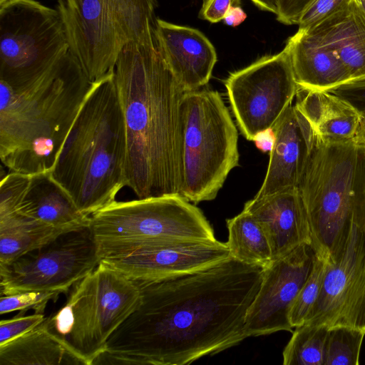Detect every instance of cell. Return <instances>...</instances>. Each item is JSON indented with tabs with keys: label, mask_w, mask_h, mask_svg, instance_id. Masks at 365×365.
<instances>
[{
	"label": "cell",
	"mask_w": 365,
	"mask_h": 365,
	"mask_svg": "<svg viewBox=\"0 0 365 365\" xmlns=\"http://www.w3.org/2000/svg\"><path fill=\"white\" fill-rule=\"evenodd\" d=\"M263 272L230 257L192 272L135 280L139 304L94 364L185 365L238 344Z\"/></svg>",
	"instance_id": "1"
},
{
	"label": "cell",
	"mask_w": 365,
	"mask_h": 365,
	"mask_svg": "<svg viewBox=\"0 0 365 365\" xmlns=\"http://www.w3.org/2000/svg\"><path fill=\"white\" fill-rule=\"evenodd\" d=\"M114 79L126 131V186L139 199L180 195V106L185 91L158 39L125 44Z\"/></svg>",
	"instance_id": "2"
},
{
	"label": "cell",
	"mask_w": 365,
	"mask_h": 365,
	"mask_svg": "<svg viewBox=\"0 0 365 365\" xmlns=\"http://www.w3.org/2000/svg\"><path fill=\"white\" fill-rule=\"evenodd\" d=\"M91 84L70 51L28 81H0V158L9 172H51Z\"/></svg>",
	"instance_id": "3"
},
{
	"label": "cell",
	"mask_w": 365,
	"mask_h": 365,
	"mask_svg": "<svg viewBox=\"0 0 365 365\" xmlns=\"http://www.w3.org/2000/svg\"><path fill=\"white\" fill-rule=\"evenodd\" d=\"M127 138L114 69L91 84L51 172L90 217L126 186Z\"/></svg>",
	"instance_id": "4"
},
{
	"label": "cell",
	"mask_w": 365,
	"mask_h": 365,
	"mask_svg": "<svg viewBox=\"0 0 365 365\" xmlns=\"http://www.w3.org/2000/svg\"><path fill=\"white\" fill-rule=\"evenodd\" d=\"M239 157L237 128L220 94L206 89L185 92L180 196L194 203L215 199Z\"/></svg>",
	"instance_id": "5"
},
{
	"label": "cell",
	"mask_w": 365,
	"mask_h": 365,
	"mask_svg": "<svg viewBox=\"0 0 365 365\" xmlns=\"http://www.w3.org/2000/svg\"><path fill=\"white\" fill-rule=\"evenodd\" d=\"M138 282L101 262L43 324L83 364H94L139 304Z\"/></svg>",
	"instance_id": "6"
},
{
	"label": "cell",
	"mask_w": 365,
	"mask_h": 365,
	"mask_svg": "<svg viewBox=\"0 0 365 365\" xmlns=\"http://www.w3.org/2000/svg\"><path fill=\"white\" fill-rule=\"evenodd\" d=\"M89 227L101 260L167 241L217 240L203 212L177 195L115 200L91 215Z\"/></svg>",
	"instance_id": "7"
},
{
	"label": "cell",
	"mask_w": 365,
	"mask_h": 365,
	"mask_svg": "<svg viewBox=\"0 0 365 365\" xmlns=\"http://www.w3.org/2000/svg\"><path fill=\"white\" fill-rule=\"evenodd\" d=\"M304 324L365 332V149L359 148L349 215Z\"/></svg>",
	"instance_id": "8"
},
{
	"label": "cell",
	"mask_w": 365,
	"mask_h": 365,
	"mask_svg": "<svg viewBox=\"0 0 365 365\" xmlns=\"http://www.w3.org/2000/svg\"><path fill=\"white\" fill-rule=\"evenodd\" d=\"M359 146L354 140H317L298 185L307 215L311 247L328 265L349 215Z\"/></svg>",
	"instance_id": "9"
},
{
	"label": "cell",
	"mask_w": 365,
	"mask_h": 365,
	"mask_svg": "<svg viewBox=\"0 0 365 365\" xmlns=\"http://www.w3.org/2000/svg\"><path fill=\"white\" fill-rule=\"evenodd\" d=\"M68 51L56 9L35 0H8L0 5V81H28Z\"/></svg>",
	"instance_id": "10"
},
{
	"label": "cell",
	"mask_w": 365,
	"mask_h": 365,
	"mask_svg": "<svg viewBox=\"0 0 365 365\" xmlns=\"http://www.w3.org/2000/svg\"><path fill=\"white\" fill-rule=\"evenodd\" d=\"M101 261L89 225L67 231L41 247L0 266L1 296L27 291L66 293Z\"/></svg>",
	"instance_id": "11"
},
{
	"label": "cell",
	"mask_w": 365,
	"mask_h": 365,
	"mask_svg": "<svg viewBox=\"0 0 365 365\" xmlns=\"http://www.w3.org/2000/svg\"><path fill=\"white\" fill-rule=\"evenodd\" d=\"M232 113L248 140L272 128L299 87L287 47L231 73L225 81Z\"/></svg>",
	"instance_id": "12"
},
{
	"label": "cell",
	"mask_w": 365,
	"mask_h": 365,
	"mask_svg": "<svg viewBox=\"0 0 365 365\" xmlns=\"http://www.w3.org/2000/svg\"><path fill=\"white\" fill-rule=\"evenodd\" d=\"M69 51L93 83L114 69L122 46L110 0H58Z\"/></svg>",
	"instance_id": "13"
},
{
	"label": "cell",
	"mask_w": 365,
	"mask_h": 365,
	"mask_svg": "<svg viewBox=\"0 0 365 365\" xmlns=\"http://www.w3.org/2000/svg\"><path fill=\"white\" fill-rule=\"evenodd\" d=\"M314 255L311 245L303 244L264 268L259 289L246 314V338L279 331L292 333L289 311L310 273Z\"/></svg>",
	"instance_id": "14"
},
{
	"label": "cell",
	"mask_w": 365,
	"mask_h": 365,
	"mask_svg": "<svg viewBox=\"0 0 365 365\" xmlns=\"http://www.w3.org/2000/svg\"><path fill=\"white\" fill-rule=\"evenodd\" d=\"M226 242L172 240L101 262L133 280H158L200 270L230 257Z\"/></svg>",
	"instance_id": "15"
},
{
	"label": "cell",
	"mask_w": 365,
	"mask_h": 365,
	"mask_svg": "<svg viewBox=\"0 0 365 365\" xmlns=\"http://www.w3.org/2000/svg\"><path fill=\"white\" fill-rule=\"evenodd\" d=\"M272 130L274 146L265 178L255 197L298 188L317 141L311 125L295 106L285 110Z\"/></svg>",
	"instance_id": "16"
},
{
	"label": "cell",
	"mask_w": 365,
	"mask_h": 365,
	"mask_svg": "<svg viewBox=\"0 0 365 365\" xmlns=\"http://www.w3.org/2000/svg\"><path fill=\"white\" fill-rule=\"evenodd\" d=\"M243 210L261 225L268 239L272 261L297 247L311 245L304 205L298 188H292L247 201Z\"/></svg>",
	"instance_id": "17"
},
{
	"label": "cell",
	"mask_w": 365,
	"mask_h": 365,
	"mask_svg": "<svg viewBox=\"0 0 365 365\" xmlns=\"http://www.w3.org/2000/svg\"><path fill=\"white\" fill-rule=\"evenodd\" d=\"M157 36L162 54L175 78L187 91L208 83L217 53L199 30L157 19Z\"/></svg>",
	"instance_id": "18"
},
{
	"label": "cell",
	"mask_w": 365,
	"mask_h": 365,
	"mask_svg": "<svg viewBox=\"0 0 365 365\" xmlns=\"http://www.w3.org/2000/svg\"><path fill=\"white\" fill-rule=\"evenodd\" d=\"M303 32L335 54L351 81L365 80V15L354 0Z\"/></svg>",
	"instance_id": "19"
},
{
	"label": "cell",
	"mask_w": 365,
	"mask_h": 365,
	"mask_svg": "<svg viewBox=\"0 0 365 365\" xmlns=\"http://www.w3.org/2000/svg\"><path fill=\"white\" fill-rule=\"evenodd\" d=\"M285 46L299 88L329 91L351 82L347 70L335 54L305 32L297 31Z\"/></svg>",
	"instance_id": "20"
},
{
	"label": "cell",
	"mask_w": 365,
	"mask_h": 365,
	"mask_svg": "<svg viewBox=\"0 0 365 365\" xmlns=\"http://www.w3.org/2000/svg\"><path fill=\"white\" fill-rule=\"evenodd\" d=\"M16 212L49 225L67 229L88 225L90 221V217L79 211L51 172L29 175Z\"/></svg>",
	"instance_id": "21"
},
{
	"label": "cell",
	"mask_w": 365,
	"mask_h": 365,
	"mask_svg": "<svg viewBox=\"0 0 365 365\" xmlns=\"http://www.w3.org/2000/svg\"><path fill=\"white\" fill-rule=\"evenodd\" d=\"M301 90L304 94L295 106L311 125L318 141L354 139L361 116L349 103L329 91Z\"/></svg>",
	"instance_id": "22"
},
{
	"label": "cell",
	"mask_w": 365,
	"mask_h": 365,
	"mask_svg": "<svg viewBox=\"0 0 365 365\" xmlns=\"http://www.w3.org/2000/svg\"><path fill=\"white\" fill-rule=\"evenodd\" d=\"M83 364L42 322L0 345V365Z\"/></svg>",
	"instance_id": "23"
},
{
	"label": "cell",
	"mask_w": 365,
	"mask_h": 365,
	"mask_svg": "<svg viewBox=\"0 0 365 365\" xmlns=\"http://www.w3.org/2000/svg\"><path fill=\"white\" fill-rule=\"evenodd\" d=\"M71 230L74 229L49 225L19 212L0 219V266L14 262Z\"/></svg>",
	"instance_id": "24"
},
{
	"label": "cell",
	"mask_w": 365,
	"mask_h": 365,
	"mask_svg": "<svg viewBox=\"0 0 365 365\" xmlns=\"http://www.w3.org/2000/svg\"><path fill=\"white\" fill-rule=\"evenodd\" d=\"M156 0H110L114 26L122 47L158 41Z\"/></svg>",
	"instance_id": "25"
},
{
	"label": "cell",
	"mask_w": 365,
	"mask_h": 365,
	"mask_svg": "<svg viewBox=\"0 0 365 365\" xmlns=\"http://www.w3.org/2000/svg\"><path fill=\"white\" fill-rule=\"evenodd\" d=\"M228 240L226 242L231 257L246 264L267 267L272 262L268 239L261 225L247 212L242 210L227 219Z\"/></svg>",
	"instance_id": "26"
},
{
	"label": "cell",
	"mask_w": 365,
	"mask_h": 365,
	"mask_svg": "<svg viewBox=\"0 0 365 365\" xmlns=\"http://www.w3.org/2000/svg\"><path fill=\"white\" fill-rule=\"evenodd\" d=\"M329 329L312 324L295 327L282 352L283 364L324 365Z\"/></svg>",
	"instance_id": "27"
},
{
	"label": "cell",
	"mask_w": 365,
	"mask_h": 365,
	"mask_svg": "<svg viewBox=\"0 0 365 365\" xmlns=\"http://www.w3.org/2000/svg\"><path fill=\"white\" fill-rule=\"evenodd\" d=\"M365 332L339 326L329 329L324 365H358Z\"/></svg>",
	"instance_id": "28"
},
{
	"label": "cell",
	"mask_w": 365,
	"mask_h": 365,
	"mask_svg": "<svg viewBox=\"0 0 365 365\" xmlns=\"http://www.w3.org/2000/svg\"><path fill=\"white\" fill-rule=\"evenodd\" d=\"M328 264L315 254L312 267L289 311V320L293 328L304 324L320 294Z\"/></svg>",
	"instance_id": "29"
},
{
	"label": "cell",
	"mask_w": 365,
	"mask_h": 365,
	"mask_svg": "<svg viewBox=\"0 0 365 365\" xmlns=\"http://www.w3.org/2000/svg\"><path fill=\"white\" fill-rule=\"evenodd\" d=\"M61 291H27L2 295L0 299V314L20 311L25 313L32 309L34 313L43 314L49 301H56Z\"/></svg>",
	"instance_id": "30"
},
{
	"label": "cell",
	"mask_w": 365,
	"mask_h": 365,
	"mask_svg": "<svg viewBox=\"0 0 365 365\" xmlns=\"http://www.w3.org/2000/svg\"><path fill=\"white\" fill-rule=\"evenodd\" d=\"M352 0H313L302 13L298 31H307L349 5Z\"/></svg>",
	"instance_id": "31"
},
{
	"label": "cell",
	"mask_w": 365,
	"mask_h": 365,
	"mask_svg": "<svg viewBox=\"0 0 365 365\" xmlns=\"http://www.w3.org/2000/svg\"><path fill=\"white\" fill-rule=\"evenodd\" d=\"M46 319L43 314L34 313L27 316H16L0 322V345L6 344L30 331Z\"/></svg>",
	"instance_id": "32"
},
{
	"label": "cell",
	"mask_w": 365,
	"mask_h": 365,
	"mask_svg": "<svg viewBox=\"0 0 365 365\" xmlns=\"http://www.w3.org/2000/svg\"><path fill=\"white\" fill-rule=\"evenodd\" d=\"M349 103L365 116V80L351 81L329 91Z\"/></svg>",
	"instance_id": "33"
},
{
	"label": "cell",
	"mask_w": 365,
	"mask_h": 365,
	"mask_svg": "<svg viewBox=\"0 0 365 365\" xmlns=\"http://www.w3.org/2000/svg\"><path fill=\"white\" fill-rule=\"evenodd\" d=\"M313 0H279L277 19L286 25L298 24L304 11Z\"/></svg>",
	"instance_id": "34"
},
{
	"label": "cell",
	"mask_w": 365,
	"mask_h": 365,
	"mask_svg": "<svg viewBox=\"0 0 365 365\" xmlns=\"http://www.w3.org/2000/svg\"><path fill=\"white\" fill-rule=\"evenodd\" d=\"M240 0H203L199 17L211 23L224 19L233 5H239Z\"/></svg>",
	"instance_id": "35"
},
{
	"label": "cell",
	"mask_w": 365,
	"mask_h": 365,
	"mask_svg": "<svg viewBox=\"0 0 365 365\" xmlns=\"http://www.w3.org/2000/svg\"><path fill=\"white\" fill-rule=\"evenodd\" d=\"M253 141L256 146L262 152H269L272 150L274 143V134L272 128L259 133Z\"/></svg>",
	"instance_id": "36"
},
{
	"label": "cell",
	"mask_w": 365,
	"mask_h": 365,
	"mask_svg": "<svg viewBox=\"0 0 365 365\" xmlns=\"http://www.w3.org/2000/svg\"><path fill=\"white\" fill-rule=\"evenodd\" d=\"M247 18V14L240 5H233L226 14L223 21L225 24L235 27L241 24Z\"/></svg>",
	"instance_id": "37"
},
{
	"label": "cell",
	"mask_w": 365,
	"mask_h": 365,
	"mask_svg": "<svg viewBox=\"0 0 365 365\" xmlns=\"http://www.w3.org/2000/svg\"><path fill=\"white\" fill-rule=\"evenodd\" d=\"M259 9L277 15L279 0H250Z\"/></svg>",
	"instance_id": "38"
},
{
	"label": "cell",
	"mask_w": 365,
	"mask_h": 365,
	"mask_svg": "<svg viewBox=\"0 0 365 365\" xmlns=\"http://www.w3.org/2000/svg\"><path fill=\"white\" fill-rule=\"evenodd\" d=\"M354 140L359 148L365 149V116H361Z\"/></svg>",
	"instance_id": "39"
},
{
	"label": "cell",
	"mask_w": 365,
	"mask_h": 365,
	"mask_svg": "<svg viewBox=\"0 0 365 365\" xmlns=\"http://www.w3.org/2000/svg\"><path fill=\"white\" fill-rule=\"evenodd\" d=\"M363 14L365 15V0H354Z\"/></svg>",
	"instance_id": "40"
},
{
	"label": "cell",
	"mask_w": 365,
	"mask_h": 365,
	"mask_svg": "<svg viewBox=\"0 0 365 365\" xmlns=\"http://www.w3.org/2000/svg\"><path fill=\"white\" fill-rule=\"evenodd\" d=\"M8 0H0V5L3 4L4 3H5Z\"/></svg>",
	"instance_id": "41"
}]
</instances>
